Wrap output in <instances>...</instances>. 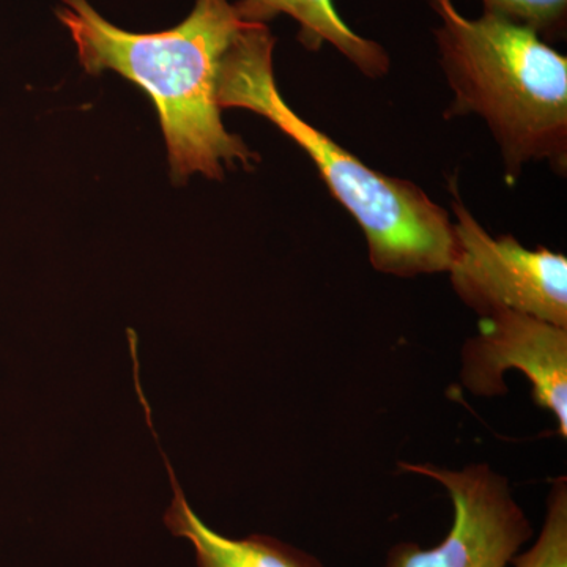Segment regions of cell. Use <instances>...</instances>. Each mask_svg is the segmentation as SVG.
Instances as JSON below:
<instances>
[{
  "instance_id": "5",
  "label": "cell",
  "mask_w": 567,
  "mask_h": 567,
  "mask_svg": "<svg viewBox=\"0 0 567 567\" xmlns=\"http://www.w3.org/2000/svg\"><path fill=\"white\" fill-rule=\"evenodd\" d=\"M399 468L442 484L453 502L454 520L434 548L395 544L388 551L385 567H507L532 539V524L514 498L509 481L492 466L447 470L399 462Z\"/></svg>"
},
{
  "instance_id": "3",
  "label": "cell",
  "mask_w": 567,
  "mask_h": 567,
  "mask_svg": "<svg viewBox=\"0 0 567 567\" xmlns=\"http://www.w3.org/2000/svg\"><path fill=\"white\" fill-rule=\"evenodd\" d=\"M440 20V65L454 93L446 117L475 114L498 144L507 185L528 163L567 169V59L532 29L495 14L466 18L425 0Z\"/></svg>"
},
{
  "instance_id": "7",
  "label": "cell",
  "mask_w": 567,
  "mask_h": 567,
  "mask_svg": "<svg viewBox=\"0 0 567 567\" xmlns=\"http://www.w3.org/2000/svg\"><path fill=\"white\" fill-rule=\"evenodd\" d=\"M169 473L174 499L164 516V524L174 536L189 540L199 567H324L312 555L300 548L289 546L271 536L251 535L244 539H233L219 535L204 524L203 518L194 513L188 499L183 494L173 465L162 451Z\"/></svg>"
},
{
  "instance_id": "9",
  "label": "cell",
  "mask_w": 567,
  "mask_h": 567,
  "mask_svg": "<svg viewBox=\"0 0 567 567\" xmlns=\"http://www.w3.org/2000/svg\"><path fill=\"white\" fill-rule=\"evenodd\" d=\"M514 567H567V481L557 477L547 498L546 520L537 540L513 559Z\"/></svg>"
},
{
  "instance_id": "6",
  "label": "cell",
  "mask_w": 567,
  "mask_h": 567,
  "mask_svg": "<svg viewBox=\"0 0 567 567\" xmlns=\"http://www.w3.org/2000/svg\"><path fill=\"white\" fill-rule=\"evenodd\" d=\"M507 371H520L533 399L567 436V328L514 311L480 317L477 334L462 347L461 383L480 398L506 394Z\"/></svg>"
},
{
  "instance_id": "8",
  "label": "cell",
  "mask_w": 567,
  "mask_h": 567,
  "mask_svg": "<svg viewBox=\"0 0 567 567\" xmlns=\"http://www.w3.org/2000/svg\"><path fill=\"white\" fill-rule=\"evenodd\" d=\"M238 6L249 21L264 24L287 14L300 28L298 40L306 50L319 51L330 44L368 78L385 76L390 70L385 48L354 32L342 20L334 0H238Z\"/></svg>"
},
{
  "instance_id": "4",
  "label": "cell",
  "mask_w": 567,
  "mask_h": 567,
  "mask_svg": "<svg viewBox=\"0 0 567 567\" xmlns=\"http://www.w3.org/2000/svg\"><path fill=\"white\" fill-rule=\"evenodd\" d=\"M454 213L451 286L477 316L522 312L567 328V257L547 248L528 249L513 235L492 237L450 182Z\"/></svg>"
},
{
  "instance_id": "10",
  "label": "cell",
  "mask_w": 567,
  "mask_h": 567,
  "mask_svg": "<svg viewBox=\"0 0 567 567\" xmlns=\"http://www.w3.org/2000/svg\"><path fill=\"white\" fill-rule=\"evenodd\" d=\"M483 13L532 29L544 41L565 39L567 0H481Z\"/></svg>"
},
{
  "instance_id": "2",
  "label": "cell",
  "mask_w": 567,
  "mask_h": 567,
  "mask_svg": "<svg viewBox=\"0 0 567 567\" xmlns=\"http://www.w3.org/2000/svg\"><path fill=\"white\" fill-rule=\"evenodd\" d=\"M274 52L275 37L264 22H254L237 37L219 70L221 110L262 115L303 148L331 196L363 230L369 262L379 274H447L456 240L445 208L415 183L377 173L293 111L276 84Z\"/></svg>"
},
{
  "instance_id": "1",
  "label": "cell",
  "mask_w": 567,
  "mask_h": 567,
  "mask_svg": "<svg viewBox=\"0 0 567 567\" xmlns=\"http://www.w3.org/2000/svg\"><path fill=\"white\" fill-rule=\"evenodd\" d=\"M55 17L70 32L82 69L111 70L151 96L166 141L171 175L221 181L224 167H251L256 153L227 132L218 103L219 70L237 37L254 24L229 0H196L169 31L134 33L104 20L87 0H61Z\"/></svg>"
}]
</instances>
